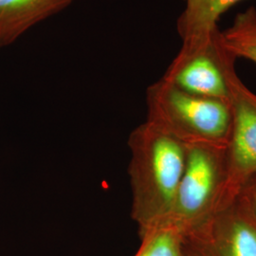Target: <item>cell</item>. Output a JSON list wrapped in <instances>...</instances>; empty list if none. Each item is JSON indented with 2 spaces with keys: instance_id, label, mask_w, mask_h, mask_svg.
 <instances>
[{
  "instance_id": "6da1fadb",
  "label": "cell",
  "mask_w": 256,
  "mask_h": 256,
  "mask_svg": "<svg viewBox=\"0 0 256 256\" xmlns=\"http://www.w3.org/2000/svg\"><path fill=\"white\" fill-rule=\"evenodd\" d=\"M128 144L131 216L140 234L170 218L187 147L148 120L130 133Z\"/></svg>"
},
{
  "instance_id": "7a4b0ae2",
  "label": "cell",
  "mask_w": 256,
  "mask_h": 256,
  "mask_svg": "<svg viewBox=\"0 0 256 256\" xmlns=\"http://www.w3.org/2000/svg\"><path fill=\"white\" fill-rule=\"evenodd\" d=\"M147 119L185 146H228L232 108L228 100L184 92L162 78L146 92Z\"/></svg>"
},
{
  "instance_id": "3957f363",
  "label": "cell",
  "mask_w": 256,
  "mask_h": 256,
  "mask_svg": "<svg viewBox=\"0 0 256 256\" xmlns=\"http://www.w3.org/2000/svg\"><path fill=\"white\" fill-rule=\"evenodd\" d=\"M227 146L187 147L186 164L167 223L186 236L232 203Z\"/></svg>"
},
{
  "instance_id": "277c9868",
  "label": "cell",
  "mask_w": 256,
  "mask_h": 256,
  "mask_svg": "<svg viewBox=\"0 0 256 256\" xmlns=\"http://www.w3.org/2000/svg\"><path fill=\"white\" fill-rule=\"evenodd\" d=\"M216 43L229 86L232 129L227 146L228 194L236 200L241 186L256 173V94L238 77L236 58Z\"/></svg>"
},
{
  "instance_id": "5b68a950",
  "label": "cell",
  "mask_w": 256,
  "mask_h": 256,
  "mask_svg": "<svg viewBox=\"0 0 256 256\" xmlns=\"http://www.w3.org/2000/svg\"><path fill=\"white\" fill-rule=\"evenodd\" d=\"M185 238L188 256H256V224L236 202Z\"/></svg>"
},
{
  "instance_id": "8992f818",
  "label": "cell",
  "mask_w": 256,
  "mask_h": 256,
  "mask_svg": "<svg viewBox=\"0 0 256 256\" xmlns=\"http://www.w3.org/2000/svg\"><path fill=\"white\" fill-rule=\"evenodd\" d=\"M218 32L207 43L182 46L162 79L184 92L230 101L229 86L216 43Z\"/></svg>"
},
{
  "instance_id": "52a82bcc",
  "label": "cell",
  "mask_w": 256,
  "mask_h": 256,
  "mask_svg": "<svg viewBox=\"0 0 256 256\" xmlns=\"http://www.w3.org/2000/svg\"><path fill=\"white\" fill-rule=\"evenodd\" d=\"M74 0H0V48L28 30L58 14Z\"/></svg>"
},
{
  "instance_id": "ba28073f",
  "label": "cell",
  "mask_w": 256,
  "mask_h": 256,
  "mask_svg": "<svg viewBox=\"0 0 256 256\" xmlns=\"http://www.w3.org/2000/svg\"><path fill=\"white\" fill-rule=\"evenodd\" d=\"M186 7L178 20L182 46L209 42L218 30L221 16L241 0H185Z\"/></svg>"
},
{
  "instance_id": "9c48e42d",
  "label": "cell",
  "mask_w": 256,
  "mask_h": 256,
  "mask_svg": "<svg viewBox=\"0 0 256 256\" xmlns=\"http://www.w3.org/2000/svg\"><path fill=\"white\" fill-rule=\"evenodd\" d=\"M220 46L234 58H245L256 64V9L238 14L230 27L218 32Z\"/></svg>"
},
{
  "instance_id": "30bf717a",
  "label": "cell",
  "mask_w": 256,
  "mask_h": 256,
  "mask_svg": "<svg viewBox=\"0 0 256 256\" xmlns=\"http://www.w3.org/2000/svg\"><path fill=\"white\" fill-rule=\"evenodd\" d=\"M140 245L134 256H188L185 234L171 223L140 234Z\"/></svg>"
},
{
  "instance_id": "8fae6325",
  "label": "cell",
  "mask_w": 256,
  "mask_h": 256,
  "mask_svg": "<svg viewBox=\"0 0 256 256\" xmlns=\"http://www.w3.org/2000/svg\"><path fill=\"white\" fill-rule=\"evenodd\" d=\"M234 202L256 224V173L241 186Z\"/></svg>"
},
{
  "instance_id": "7c38bea8",
  "label": "cell",
  "mask_w": 256,
  "mask_h": 256,
  "mask_svg": "<svg viewBox=\"0 0 256 256\" xmlns=\"http://www.w3.org/2000/svg\"><path fill=\"white\" fill-rule=\"evenodd\" d=\"M187 254H188V252H187Z\"/></svg>"
}]
</instances>
